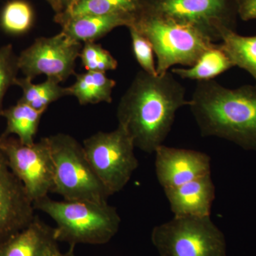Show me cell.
Here are the masks:
<instances>
[{
  "instance_id": "21",
  "label": "cell",
  "mask_w": 256,
  "mask_h": 256,
  "mask_svg": "<svg viewBox=\"0 0 256 256\" xmlns=\"http://www.w3.org/2000/svg\"><path fill=\"white\" fill-rule=\"evenodd\" d=\"M220 41V48L228 56L234 66L245 70L256 82V35L242 36L233 30H224Z\"/></svg>"
},
{
  "instance_id": "25",
  "label": "cell",
  "mask_w": 256,
  "mask_h": 256,
  "mask_svg": "<svg viewBox=\"0 0 256 256\" xmlns=\"http://www.w3.org/2000/svg\"><path fill=\"white\" fill-rule=\"evenodd\" d=\"M128 28L130 35L133 54L143 72L152 75H158L154 60L156 55L150 42L136 28L132 26Z\"/></svg>"
},
{
  "instance_id": "12",
  "label": "cell",
  "mask_w": 256,
  "mask_h": 256,
  "mask_svg": "<svg viewBox=\"0 0 256 256\" xmlns=\"http://www.w3.org/2000/svg\"><path fill=\"white\" fill-rule=\"evenodd\" d=\"M154 154L156 178L164 190L210 174L212 160L206 153L162 144Z\"/></svg>"
},
{
  "instance_id": "5",
  "label": "cell",
  "mask_w": 256,
  "mask_h": 256,
  "mask_svg": "<svg viewBox=\"0 0 256 256\" xmlns=\"http://www.w3.org/2000/svg\"><path fill=\"white\" fill-rule=\"evenodd\" d=\"M48 140L54 166L52 193L67 201L108 202L110 194L92 169L82 144L65 133Z\"/></svg>"
},
{
  "instance_id": "15",
  "label": "cell",
  "mask_w": 256,
  "mask_h": 256,
  "mask_svg": "<svg viewBox=\"0 0 256 256\" xmlns=\"http://www.w3.org/2000/svg\"><path fill=\"white\" fill-rule=\"evenodd\" d=\"M134 14L84 15L68 18L60 25L62 32L74 41L96 42L114 28L130 26Z\"/></svg>"
},
{
  "instance_id": "19",
  "label": "cell",
  "mask_w": 256,
  "mask_h": 256,
  "mask_svg": "<svg viewBox=\"0 0 256 256\" xmlns=\"http://www.w3.org/2000/svg\"><path fill=\"white\" fill-rule=\"evenodd\" d=\"M140 8V0H77L68 9L56 14L55 22L62 24L68 18L84 15L134 14Z\"/></svg>"
},
{
  "instance_id": "4",
  "label": "cell",
  "mask_w": 256,
  "mask_h": 256,
  "mask_svg": "<svg viewBox=\"0 0 256 256\" xmlns=\"http://www.w3.org/2000/svg\"><path fill=\"white\" fill-rule=\"evenodd\" d=\"M130 26L150 42L156 55L158 75L170 72L174 66H192L215 44L191 26L140 8L134 14Z\"/></svg>"
},
{
  "instance_id": "16",
  "label": "cell",
  "mask_w": 256,
  "mask_h": 256,
  "mask_svg": "<svg viewBox=\"0 0 256 256\" xmlns=\"http://www.w3.org/2000/svg\"><path fill=\"white\" fill-rule=\"evenodd\" d=\"M46 110H38L24 102L18 101L2 112V117L6 121V126L1 137L14 134L23 144L32 146L38 132L42 116Z\"/></svg>"
},
{
  "instance_id": "23",
  "label": "cell",
  "mask_w": 256,
  "mask_h": 256,
  "mask_svg": "<svg viewBox=\"0 0 256 256\" xmlns=\"http://www.w3.org/2000/svg\"><path fill=\"white\" fill-rule=\"evenodd\" d=\"M79 58L87 72L106 73L116 70L118 66V62L110 52L96 42L84 43Z\"/></svg>"
},
{
  "instance_id": "24",
  "label": "cell",
  "mask_w": 256,
  "mask_h": 256,
  "mask_svg": "<svg viewBox=\"0 0 256 256\" xmlns=\"http://www.w3.org/2000/svg\"><path fill=\"white\" fill-rule=\"evenodd\" d=\"M20 72L18 55L15 54L11 44L0 47V117L3 108V100L6 92L15 86Z\"/></svg>"
},
{
  "instance_id": "26",
  "label": "cell",
  "mask_w": 256,
  "mask_h": 256,
  "mask_svg": "<svg viewBox=\"0 0 256 256\" xmlns=\"http://www.w3.org/2000/svg\"><path fill=\"white\" fill-rule=\"evenodd\" d=\"M238 16L244 21L256 20V0H238Z\"/></svg>"
},
{
  "instance_id": "3",
  "label": "cell",
  "mask_w": 256,
  "mask_h": 256,
  "mask_svg": "<svg viewBox=\"0 0 256 256\" xmlns=\"http://www.w3.org/2000/svg\"><path fill=\"white\" fill-rule=\"evenodd\" d=\"M35 210L50 216L56 224L60 242L104 245L118 232L121 218L108 202L55 201L48 196L34 202Z\"/></svg>"
},
{
  "instance_id": "11",
  "label": "cell",
  "mask_w": 256,
  "mask_h": 256,
  "mask_svg": "<svg viewBox=\"0 0 256 256\" xmlns=\"http://www.w3.org/2000/svg\"><path fill=\"white\" fill-rule=\"evenodd\" d=\"M34 212L24 186L0 150V244L26 228L34 218Z\"/></svg>"
},
{
  "instance_id": "13",
  "label": "cell",
  "mask_w": 256,
  "mask_h": 256,
  "mask_svg": "<svg viewBox=\"0 0 256 256\" xmlns=\"http://www.w3.org/2000/svg\"><path fill=\"white\" fill-rule=\"evenodd\" d=\"M56 229L35 216L26 228L0 244V256H57Z\"/></svg>"
},
{
  "instance_id": "22",
  "label": "cell",
  "mask_w": 256,
  "mask_h": 256,
  "mask_svg": "<svg viewBox=\"0 0 256 256\" xmlns=\"http://www.w3.org/2000/svg\"><path fill=\"white\" fill-rule=\"evenodd\" d=\"M34 21V10L25 0H10L0 12V28L8 34L18 36L28 33Z\"/></svg>"
},
{
  "instance_id": "20",
  "label": "cell",
  "mask_w": 256,
  "mask_h": 256,
  "mask_svg": "<svg viewBox=\"0 0 256 256\" xmlns=\"http://www.w3.org/2000/svg\"><path fill=\"white\" fill-rule=\"evenodd\" d=\"M15 86L20 87L22 92L18 101L38 110H46L50 104L66 96H70L68 87L62 86L60 82L52 78L36 84L32 79L24 76L16 79Z\"/></svg>"
},
{
  "instance_id": "14",
  "label": "cell",
  "mask_w": 256,
  "mask_h": 256,
  "mask_svg": "<svg viewBox=\"0 0 256 256\" xmlns=\"http://www.w3.org/2000/svg\"><path fill=\"white\" fill-rule=\"evenodd\" d=\"M174 216H210L216 196L212 174L195 178L176 188L164 190Z\"/></svg>"
},
{
  "instance_id": "27",
  "label": "cell",
  "mask_w": 256,
  "mask_h": 256,
  "mask_svg": "<svg viewBox=\"0 0 256 256\" xmlns=\"http://www.w3.org/2000/svg\"><path fill=\"white\" fill-rule=\"evenodd\" d=\"M50 5L52 10L56 13V14H60L63 12L62 0H44Z\"/></svg>"
},
{
  "instance_id": "7",
  "label": "cell",
  "mask_w": 256,
  "mask_h": 256,
  "mask_svg": "<svg viewBox=\"0 0 256 256\" xmlns=\"http://www.w3.org/2000/svg\"><path fill=\"white\" fill-rule=\"evenodd\" d=\"M140 9L195 28L215 43L236 31L238 0H140Z\"/></svg>"
},
{
  "instance_id": "17",
  "label": "cell",
  "mask_w": 256,
  "mask_h": 256,
  "mask_svg": "<svg viewBox=\"0 0 256 256\" xmlns=\"http://www.w3.org/2000/svg\"><path fill=\"white\" fill-rule=\"evenodd\" d=\"M75 82L68 87L70 96L77 99L82 106L110 104L116 82L108 78L106 73L87 72L76 74Z\"/></svg>"
},
{
  "instance_id": "8",
  "label": "cell",
  "mask_w": 256,
  "mask_h": 256,
  "mask_svg": "<svg viewBox=\"0 0 256 256\" xmlns=\"http://www.w3.org/2000/svg\"><path fill=\"white\" fill-rule=\"evenodd\" d=\"M92 169L110 196L124 190L139 162L132 138L122 126L110 132H99L82 143Z\"/></svg>"
},
{
  "instance_id": "10",
  "label": "cell",
  "mask_w": 256,
  "mask_h": 256,
  "mask_svg": "<svg viewBox=\"0 0 256 256\" xmlns=\"http://www.w3.org/2000/svg\"><path fill=\"white\" fill-rule=\"evenodd\" d=\"M82 44L63 32L54 36L38 37L18 55L20 72L32 80L43 75L60 84L75 75L76 62Z\"/></svg>"
},
{
  "instance_id": "9",
  "label": "cell",
  "mask_w": 256,
  "mask_h": 256,
  "mask_svg": "<svg viewBox=\"0 0 256 256\" xmlns=\"http://www.w3.org/2000/svg\"><path fill=\"white\" fill-rule=\"evenodd\" d=\"M0 150L33 203L52 193L54 166L48 137L28 146L18 138L0 136Z\"/></svg>"
},
{
  "instance_id": "1",
  "label": "cell",
  "mask_w": 256,
  "mask_h": 256,
  "mask_svg": "<svg viewBox=\"0 0 256 256\" xmlns=\"http://www.w3.org/2000/svg\"><path fill=\"white\" fill-rule=\"evenodd\" d=\"M185 96V88L170 70L161 75L140 70L119 101L118 124L136 148L152 154L169 136L178 111L188 106Z\"/></svg>"
},
{
  "instance_id": "6",
  "label": "cell",
  "mask_w": 256,
  "mask_h": 256,
  "mask_svg": "<svg viewBox=\"0 0 256 256\" xmlns=\"http://www.w3.org/2000/svg\"><path fill=\"white\" fill-rule=\"evenodd\" d=\"M151 240L161 256H227L224 234L206 216H174L152 229Z\"/></svg>"
},
{
  "instance_id": "2",
  "label": "cell",
  "mask_w": 256,
  "mask_h": 256,
  "mask_svg": "<svg viewBox=\"0 0 256 256\" xmlns=\"http://www.w3.org/2000/svg\"><path fill=\"white\" fill-rule=\"evenodd\" d=\"M188 102L202 136L256 151V86L229 88L214 79L198 82Z\"/></svg>"
},
{
  "instance_id": "29",
  "label": "cell",
  "mask_w": 256,
  "mask_h": 256,
  "mask_svg": "<svg viewBox=\"0 0 256 256\" xmlns=\"http://www.w3.org/2000/svg\"><path fill=\"white\" fill-rule=\"evenodd\" d=\"M77 0H62V6H63V12L68 9L69 6H72L74 3H75Z\"/></svg>"
},
{
  "instance_id": "18",
  "label": "cell",
  "mask_w": 256,
  "mask_h": 256,
  "mask_svg": "<svg viewBox=\"0 0 256 256\" xmlns=\"http://www.w3.org/2000/svg\"><path fill=\"white\" fill-rule=\"evenodd\" d=\"M234 64L220 44H215L206 50L192 66L172 68L170 72L185 80L196 82L213 80L216 77L233 68Z\"/></svg>"
},
{
  "instance_id": "28",
  "label": "cell",
  "mask_w": 256,
  "mask_h": 256,
  "mask_svg": "<svg viewBox=\"0 0 256 256\" xmlns=\"http://www.w3.org/2000/svg\"><path fill=\"white\" fill-rule=\"evenodd\" d=\"M75 247L73 246H70L67 252H60L57 256H76L75 254Z\"/></svg>"
}]
</instances>
